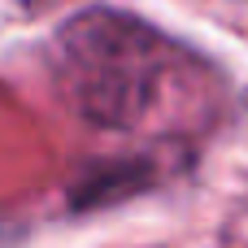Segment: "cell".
<instances>
[{
	"label": "cell",
	"mask_w": 248,
	"mask_h": 248,
	"mask_svg": "<svg viewBox=\"0 0 248 248\" xmlns=\"http://www.w3.org/2000/svg\"><path fill=\"white\" fill-rule=\"evenodd\" d=\"M83 26L70 31L74 57L83 61L87 78V113L96 118H131L144 100L148 74H144V35L140 26H126L122 17H78Z\"/></svg>",
	"instance_id": "cell-1"
}]
</instances>
